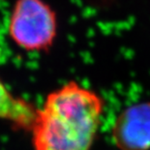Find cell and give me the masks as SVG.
Instances as JSON below:
<instances>
[{"label":"cell","mask_w":150,"mask_h":150,"mask_svg":"<svg viewBox=\"0 0 150 150\" xmlns=\"http://www.w3.org/2000/svg\"><path fill=\"white\" fill-rule=\"evenodd\" d=\"M105 110L96 91L71 81L47 95L32 127L34 150H91Z\"/></svg>","instance_id":"1"},{"label":"cell","mask_w":150,"mask_h":150,"mask_svg":"<svg viewBox=\"0 0 150 150\" xmlns=\"http://www.w3.org/2000/svg\"><path fill=\"white\" fill-rule=\"evenodd\" d=\"M55 11L45 0H17L9 18L12 41L25 52H47L57 37Z\"/></svg>","instance_id":"2"},{"label":"cell","mask_w":150,"mask_h":150,"mask_svg":"<svg viewBox=\"0 0 150 150\" xmlns=\"http://www.w3.org/2000/svg\"><path fill=\"white\" fill-rule=\"evenodd\" d=\"M111 139L118 150H150V101L120 111L111 128Z\"/></svg>","instance_id":"3"},{"label":"cell","mask_w":150,"mask_h":150,"mask_svg":"<svg viewBox=\"0 0 150 150\" xmlns=\"http://www.w3.org/2000/svg\"><path fill=\"white\" fill-rule=\"evenodd\" d=\"M36 111L37 108L13 94L0 79V119L11 123L15 128L30 131Z\"/></svg>","instance_id":"4"}]
</instances>
